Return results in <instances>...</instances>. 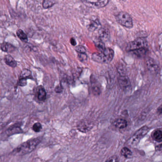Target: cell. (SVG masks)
<instances>
[{
  "label": "cell",
  "instance_id": "obj_19",
  "mask_svg": "<svg viewBox=\"0 0 162 162\" xmlns=\"http://www.w3.org/2000/svg\"><path fill=\"white\" fill-rule=\"evenodd\" d=\"M56 3L55 0H44L42 6L45 9H48L52 7Z\"/></svg>",
  "mask_w": 162,
  "mask_h": 162
},
{
  "label": "cell",
  "instance_id": "obj_30",
  "mask_svg": "<svg viewBox=\"0 0 162 162\" xmlns=\"http://www.w3.org/2000/svg\"><path fill=\"white\" fill-rule=\"evenodd\" d=\"M71 43L72 45L73 46L76 45V41H75V40L73 39H71Z\"/></svg>",
  "mask_w": 162,
  "mask_h": 162
},
{
  "label": "cell",
  "instance_id": "obj_9",
  "mask_svg": "<svg viewBox=\"0 0 162 162\" xmlns=\"http://www.w3.org/2000/svg\"><path fill=\"white\" fill-rule=\"evenodd\" d=\"M119 85L122 88H126L130 86V81L126 75H121L118 79Z\"/></svg>",
  "mask_w": 162,
  "mask_h": 162
},
{
  "label": "cell",
  "instance_id": "obj_26",
  "mask_svg": "<svg viewBox=\"0 0 162 162\" xmlns=\"http://www.w3.org/2000/svg\"><path fill=\"white\" fill-rule=\"evenodd\" d=\"M27 79L24 78H19V80L18 83V85L21 87L25 86L27 83Z\"/></svg>",
  "mask_w": 162,
  "mask_h": 162
},
{
  "label": "cell",
  "instance_id": "obj_24",
  "mask_svg": "<svg viewBox=\"0 0 162 162\" xmlns=\"http://www.w3.org/2000/svg\"><path fill=\"white\" fill-rule=\"evenodd\" d=\"M96 47L99 52H102L106 48L104 44L102 41H98L96 44Z\"/></svg>",
  "mask_w": 162,
  "mask_h": 162
},
{
  "label": "cell",
  "instance_id": "obj_25",
  "mask_svg": "<svg viewBox=\"0 0 162 162\" xmlns=\"http://www.w3.org/2000/svg\"><path fill=\"white\" fill-rule=\"evenodd\" d=\"M92 90L93 93L95 95H99L100 93H101V90H100V87H99L98 86V85H93Z\"/></svg>",
  "mask_w": 162,
  "mask_h": 162
},
{
  "label": "cell",
  "instance_id": "obj_5",
  "mask_svg": "<svg viewBox=\"0 0 162 162\" xmlns=\"http://www.w3.org/2000/svg\"><path fill=\"white\" fill-rule=\"evenodd\" d=\"M150 129L148 127L144 126L141 127L140 129L137 131L130 139V142L132 145H135L138 143L140 140L148 133Z\"/></svg>",
  "mask_w": 162,
  "mask_h": 162
},
{
  "label": "cell",
  "instance_id": "obj_28",
  "mask_svg": "<svg viewBox=\"0 0 162 162\" xmlns=\"http://www.w3.org/2000/svg\"><path fill=\"white\" fill-rule=\"evenodd\" d=\"M76 50L79 53H84L86 52V50L85 48L82 46H79L77 47Z\"/></svg>",
  "mask_w": 162,
  "mask_h": 162
},
{
  "label": "cell",
  "instance_id": "obj_21",
  "mask_svg": "<svg viewBox=\"0 0 162 162\" xmlns=\"http://www.w3.org/2000/svg\"><path fill=\"white\" fill-rule=\"evenodd\" d=\"M131 52H133V53L137 57H141L145 55L146 52V48H141L139 50H135Z\"/></svg>",
  "mask_w": 162,
  "mask_h": 162
},
{
  "label": "cell",
  "instance_id": "obj_17",
  "mask_svg": "<svg viewBox=\"0 0 162 162\" xmlns=\"http://www.w3.org/2000/svg\"><path fill=\"white\" fill-rule=\"evenodd\" d=\"M121 155L125 158H129L132 156V153L129 149L127 147H124L121 151Z\"/></svg>",
  "mask_w": 162,
  "mask_h": 162
},
{
  "label": "cell",
  "instance_id": "obj_27",
  "mask_svg": "<svg viewBox=\"0 0 162 162\" xmlns=\"http://www.w3.org/2000/svg\"><path fill=\"white\" fill-rule=\"evenodd\" d=\"M78 58L79 59V60L82 62H84L86 61L87 59V56L86 53H79L78 55Z\"/></svg>",
  "mask_w": 162,
  "mask_h": 162
},
{
  "label": "cell",
  "instance_id": "obj_3",
  "mask_svg": "<svg viewBox=\"0 0 162 162\" xmlns=\"http://www.w3.org/2000/svg\"><path fill=\"white\" fill-rule=\"evenodd\" d=\"M116 19L117 22L122 26L129 29L133 26L132 19L126 12H120L116 16Z\"/></svg>",
  "mask_w": 162,
  "mask_h": 162
},
{
  "label": "cell",
  "instance_id": "obj_4",
  "mask_svg": "<svg viewBox=\"0 0 162 162\" xmlns=\"http://www.w3.org/2000/svg\"><path fill=\"white\" fill-rule=\"evenodd\" d=\"M147 46V41L145 38H138L127 44L126 49L127 51L131 52L141 48H146Z\"/></svg>",
  "mask_w": 162,
  "mask_h": 162
},
{
  "label": "cell",
  "instance_id": "obj_7",
  "mask_svg": "<svg viewBox=\"0 0 162 162\" xmlns=\"http://www.w3.org/2000/svg\"><path fill=\"white\" fill-rule=\"evenodd\" d=\"M146 65L147 68L152 73H156L159 71V66L154 59L148 58L146 60Z\"/></svg>",
  "mask_w": 162,
  "mask_h": 162
},
{
  "label": "cell",
  "instance_id": "obj_23",
  "mask_svg": "<svg viewBox=\"0 0 162 162\" xmlns=\"http://www.w3.org/2000/svg\"><path fill=\"white\" fill-rule=\"evenodd\" d=\"M33 129L35 132H39L42 129V125L39 122H37L34 124L33 126Z\"/></svg>",
  "mask_w": 162,
  "mask_h": 162
},
{
  "label": "cell",
  "instance_id": "obj_8",
  "mask_svg": "<svg viewBox=\"0 0 162 162\" xmlns=\"http://www.w3.org/2000/svg\"><path fill=\"white\" fill-rule=\"evenodd\" d=\"M92 127L93 125L87 120H81L77 125L78 130L83 133L87 132L91 130Z\"/></svg>",
  "mask_w": 162,
  "mask_h": 162
},
{
  "label": "cell",
  "instance_id": "obj_18",
  "mask_svg": "<svg viewBox=\"0 0 162 162\" xmlns=\"http://www.w3.org/2000/svg\"><path fill=\"white\" fill-rule=\"evenodd\" d=\"M32 77V72L29 70L27 69H24L21 71L20 75V78H24V79H31Z\"/></svg>",
  "mask_w": 162,
  "mask_h": 162
},
{
  "label": "cell",
  "instance_id": "obj_2",
  "mask_svg": "<svg viewBox=\"0 0 162 162\" xmlns=\"http://www.w3.org/2000/svg\"><path fill=\"white\" fill-rule=\"evenodd\" d=\"M114 56V51L110 48H107L99 53L93 54L92 59L98 63H109L112 61Z\"/></svg>",
  "mask_w": 162,
  "mask_h": 162
},
{
  "label": "cell",
  "instance_id": "obj_1",
  "mask_svg": "<svg viewBox=\"0 0 162 162\" xmlns=\"http://www.w3.org/2000/svg\"><path fill=\"white\" fill-rule=\"evenodd\" d=\"M42 139V137H38L37 138L30 139L24 142L14 149L13 154L19 156H23L29 154L36 148L37 145L40 143Z\"/></svg>",
  "mask_w": 162,
  "mask_h": 162
},
{
  "label": "cell",
  "instance_id": "obj_10",
  "mask_svg": "<svg viewBox=\"0 0 162 162\" xmlns=\"http://www.w3.org/2000/svg\"><path fill=\"white\" fill-rule=\"evenodd\" d=\"M99 36L101 41L106 40L110 37V32L105 28H101L99 30Z\"/></svg>",
  "mask_w": 162,
  "mask_h": 162
},
{
  "label": "cell",
  "instance_id": "obj_16",
  "mask_svg": "<svg viewBox=\"0 0 162 162\" xmlns=\"http://www.w3.org/2000/svg\"><path fill=\"white\" fill-rule=\"evenodd\" d=\"M17 36L18 38L20 39L21 41L24 42H27L28 41V37L24 32L22 31V29H19L17 30Z\"/></svg>",
  "mask_w": 162,
  "mask_h": 162
},
{
  "label": "cell",
  "instance_id": "obj_20",
  "mask_svg": "<svg viewBox=\"0 0 162 162\" xmlns=\"http://www.w3.org/2000/svg\"><path fill=\"white\" fill-rule=\"evenodd\" d=\"M153 138L157 142H161L162 139V132L161 130H157L153 134Z\"/></svg>",
  "mask_w": 162,
  "mask_h": 162
},
{
  "label": "cell",
  "instance_id": "obj_22",
  "mask_svg": "<svg viewBox=\"0 0 162 162\" xmlns=\"http://www.w3.org/2000/svg\"><path fill=\"white\" fill-rule=\"evenodd\" d=\"M99 25H100V23H99L98 20L93 21L90 24L89 29L91 31H95V29H97V28H98Z\"/></svg>",
  "mask_w": 162,
  "mask_h": 162
},
{
  "label": "cell",
  "instance_id": "obj_13",
  "mask_svg": "<svg viewBox=\"0 0 162 162\" xmlns=\"http://www.w3.org/2000/svg\"><path fill=\"white\" fill-rule=\"evenodd\" d=\"M6 132L7 134L10 136L12 135H14V134L22 133V130L20 126L17 125H15L11 127H10L9 129Z\"/></svg>",
  "mask_w": 162,
  "mask_h": 162
},
{
  "label": "cell",
  "instance_id": "obj_11",
  "mask_svg": "<svg viewBox=\"0 0 162 162\" xmlns=\"http://www.w3.org/2000/svg\"><path fill=\"white\" fill-rule=\"evenodd\" d=\"M1 48L3 52H6L11 53L14 51L15 48L8 42H3L1 44Z\"/></svg>",
  "mask_w": 162,
  "mask_h": 162
},
{
  "label": "cell",
  "instance_id": "obj_15",
  "mask_svg": "<svg viewBox=\"0 0 162 162\" xmlns=\"http://www.w3.org/2000/svg\"><path fill=\"white\" fill-rule=\"evenodd\" d=\"M115 126L118 129H123L127 126V123L125 119L118 118L115 122Z\"/></svg>",
  "mask_w": 162,
  "mask_h": 162
},
{
  "label": "cell",
  "instance_id": "obj_14",
  "mask_svg": "<svg viewBox=\"0 0 162 162\" xmlns=\"http://www.w3.org/2000/svg\"><path fill=\"white\" fill-rule=\"evenodd\" d=\"M46 92L43 87H40L39 88L37 93V98L38 100L40 101H44L46 98Z\"/></svg>",
  "mask_w": 162,
  "mask_h": 162
},
{
  "label": "cell",
  "instance_id": "obj_29",
  "mask_svg": "<svg viewBox=\"0 0 162 162\" xmlns=\"http://www.w3.org/2000/svg\"><path fill=\"white\" fill-rule=\"evenodd\" d=\"M55 91L57 93H60L62 91V86L61 85H59L55 87Z\"/></svg>",
  "mask_w": 162,
  "mask_h": 162
},
{
  "label": "cell",
  "instance_id": "obj_6",
  "mask_svg": "<svg viewBox=\"0 0 162 162\" xmlns=\"http://www.w3.org/2000/svg\"><path fill=\"white\" fill-rule=\"evenodd\" d=\"M83 4L92 8H101L108 4L110 0H80Z\"/></svg>",
  "mask_w": 162,
  "mask_h": 162
},
{
  "label": "cell",
  "instance_id": "obj_12",
  "mask_svg": "<svg viewBox=\"0 0 162 162\" xmlns=\"http://www.w3.org/2000/svg\"><path fill=\"white\" fill-rule=\"evenodd\" d=\"M4 61L6 64L12 68L16 67L17 66V62L15 60L12 56L7 55L4 57Z\"/></svg>",
  "mask_w": 162,
  "mask_h": 162
}]
</instances>
